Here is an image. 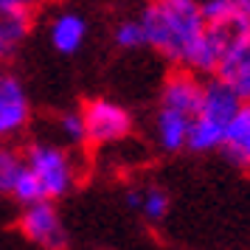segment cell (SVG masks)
Listing matches in <instances>:
<instances>
[{"label": "cell", "instance_id": "cell-1", "mask_svg": "<svg viewBox=\"0 0 250 250\" xmlns=\"http://www.w3.org/2000/svg\"><path fill=\"white\" fill-rule=\"evenodd\" d=\"M138 20L144 25L149 48H155L171 65L188 68L194 48L205 31L197 0H152Z\"/></svg>", "mask_w": 250, "mask_h": 250}, {"label": "cell", "instance_id": "cell-2", "mask_svg": "<svg viewBox=\"0 0 250 250\" xmlns=\"http://www.w3.org/2000/svg\"><path fill=\"white\" fill-rule=\"evenodd\" d=\"M242 107L239 93L222 82L219 76H208L203 84V102L200 110L194 113L191 126H188V141L186 149L194 155H208V152H219L222 141H225V129L230 118L236 115Z\"/></svg>", "mask_w": 250, "mask_h": 250}, {"label": "cell", "instance_id": "cell-3", "mask_svg": "<svg viewBox=\"0 0 250 250\" xmlns=\"http://www.w3.org/2000/svg\"><path fill=\"white\" fill-rule=\"evenodd\" d=\"M25 166L40 180L45 200H59L73 188L76 171H73V163L62 149L48 146V144H34L25 152Z\"/></svg>", "mask_w": 250, "mask_h": 250}, {"label": "cell", "instance_id": "cell-4", "mask_svg": "<svg viewBox=\"0 0 250 250\" xmlns=\"http://www.w3.org/2000/svg\"><path fill=\"white\" fill-rule=\"evenodd\" d=\"M82 121H84V141L96 146L118 144L132 132V115L110 99H90L82 110Z\"/></svg>", "mask_w": 250, "mask_h": 250}, {"label": "cell", "instance_id": "cell-5", "mask_svg": "<svg viewBox=\"0 0 250 250\" xmlns=\"http://www.w3.org/2000/svg\"><path fill=\"white\" fill-rule=\"evenodd\" d=\"M20 230L28 242H34L40 248H65L68 245L65 225L51 200H37V203L25 205L23 216H20Z\"/></svg>", "mask_w": 250, "mask_h": 250}, {"label": "cell", "instance_id": "cell-6", "mask_svg": "<svg viewBox=\"0 0 250 250\" xmlns=\"http://www.w3.org/2000/svg\"><path fill=\"white\" fill-rule=\"evenodd\" d=\"M203 84L200 73H194L191 68H180L174 65L166 82H163V90H160V104L163 107H174L180 113H188L194 118V113L200 110L203 102Z\"/></svg>", "mask_w": 250, "mask_h": 250}, {"label": "cell", "instance_id": "cell-7", "mask_svg": "<svg viewBox=\"0 0 250 250\" xmlns=\"http://www.w3.org/2000/svg\"><path fill=\"white\" fill-rule=\"evenodd\" d=\"M214 76L228 82L239 93L242 102H250V31L239 34L230 42V48L225 51V57H222Z\"/></svg>", "mask_w": 250, "mask_h": 250}, {"label": "cell", "instance_id": "cell-8", "mask_svg": "<svg viewBox=\"0 0 250 250\" xmlns=\"http://www.w3.org/2000/svg\"><path fill=\"white\" fill-rule=\"evenodd\" d=\"M28 96H25L23 84L3 73L0 76V138H9L20 132L28 124Z\"/></svg>", "mask_w": 250, "mask_h": 250}, {"label": "cell", "instance_id": "cell-9", "mask_svg": "<svg viewBox=\"0 0 250 250\" xmlns=\"http://www.w3.org/2000/svg\"><path fill=\"white\" fill-rule=\"evenodd\" d=\"M34 12L31 6L14 3V0H0V59L12 57L17 45L31 34Z\"/></svg>", "mask_w": 250, "mask_h": 250}, {"label": "cell", "instance_id": "cell-10", "mask_svg": "<svg viewBox=\"0 0 250 250\" xmlns=\"http://www.w3.org/2000/svg\"><path fill=\"white\" fill-rule=\"evenodd\" d=\"M219 152L236 169H250V102H242L236 115L230 118Z\"/></svg>", "mask_w": 250, "mask_h": 250}, {"label": "cell", "instance_id": "cell-11", "mask_svg": "<svg viewBox=\"0 0 250 250\" xmlns=\"http://www.w3.org/2000/svg\"><path fill=\"white\" fill-rule=\"evenodd\" d=\"M188 126H191V115L180 113L174 107H163L160 104L158 115H155V135L163 152H180L186 149L188 141Z\"/></svg>", "mask_w": 250, "mask_h": 250}, {"label": "cell", "instance_id": "cell-12", "mask_svg": "<svg viewBox=\"0 0 250 250\" xmlns=\"http://www.w3.org/2000/svg\"><path fill=\"white\" fill-rule=\"evenodd\" d=\"M126 205L138 211L146 222H160L163 216L169 214V194L158 188V186H144V188H129L126 191Z\"/></svg>", "mask_w": 250, "mask_h": 250}, {"label": "cell", "instance_id": "cell-13", "mask_svg": "<svg viewBox=\"0 0 250 250\" xmlns=\"http://www.w3.org/2000/svg\"><path fill=\"white\" fill-rule=\"evenodd\" d=\"M87 37V23L79 14H62L51 25V42L59 54H76Z\"/></svg>", "mask_w": 250, "mask_h": 250}, {"label": "cell", "instance_id": "cell-14", "mask_svg": "<svg viewBox=\"0 0 250 250\" xmlns=\"http://www.w3.org/2000/svg\"><path fill=\"white\" fill-rule=\"evenodd\" d=\"M12 197L17 200V203H37V200H45V194H42V186H40V180L34 177V171L25 166L23 160V169H20V174H17V180H14L12 186Z\"/></svg>", "mask_w": 250, "mask_h": 250}, {"label": "cell", "instance_id": "cell-15", "mask_svg": "<svg viewBox=\"0 0 250 250\" xmlns=\"http://www.w3.org/2000/svg\"><path fill=\"white\" fill-rule=\"evenodd\" d=\"M23 169V160L17 158V152L0 146V197L12 194V186L17 180V174Z\"/></svg>", "mask_w": 250, "mask_h": 250}, {"label": "cell", "instance_id": "cell-16", "mask_svg": "<svg viewBox=\"0 0 250 250\" xmlns=\"http://www.w3.org/2000/svg\"><path fill=\"white\" fill-rule=\"evenodd\" d=\"M115 45L126 48V51H135V48L146 45V34H144V25L141 20H126L115 28Z\"/></svg>", "mask_w": 250, "mask_h": 250}, {"label": "cell", "instance_id": "cell-17", "mask_svg": "<svg viewBox=\"0 0 250 250\" xmlns=\"http://www.w3.org/2000/svg\"><path fill=\"white\" fill-rule=\"evenodd\" d=\"M197 3H200L205 23H228V20L236 17L233 0H197Z\"/></svg>", "mask_w": 250, "mask_h": 250}, {"label": "cell", "instance_id": "cell-18", "mask_svg": "<svg viewBox=\"0 0 250 250\" xmlns=\"http://www.w3.org/2000/svg\"><path fill=\"white\" fill-rule=\"evenodd\" d=\"M59 126H62V132L70 138V141H84V121H82V113H68L59 118Z\"/></svg>", "mask_w": 250, "mask_h": 250}, {"label": "cell", "instance_id": "cell-19", "mask_svg": "<svg viewBox=\"0 0 250 250\" xmlns=\"http://www.w3.org/2000/svg\"><path fill=\"white\" fill-rule=\"evenodd\" d=\"M233 6H236V17L250 28V0H233Z\"/></svg>", "mask_w": 250, "mask_h": 250}, {"label": "cell", "instance_id": "cell-20", "mask_svg": "<svg viewBox=\"0 0 250 250\" xmlns=\"http://www.w3.org/2000/svg\"><path fill=\"white\" fill-rule=\"evenodd\" d=\"M14 3H23V6H37V3H42V0H14Z\"/></svg>", "mask_w": 250, "mask_h": 250}, {"label": "cell", "instance_id": "cell-21", "mask_svg": "<svg viewBox=\"0 0 250 250\" xmlns=\"http://www.w3.org/2000/svg\"><path fill=\"white\" fill-rule=\"evenodd\" d=\"M0 76H3V70H0Z\"/></svg>", "mask_w": 250, "mask_h": 250}]
</instances>
